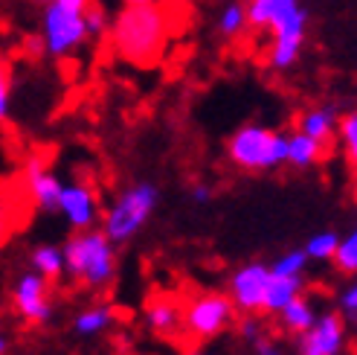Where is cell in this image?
I'll use <instances>...</instances> for the list:
<instances>
[{"mask_svg": "<svg viewBox=\"0 0 357 355\" xmlns=\"http://www.w3.org/2000/svg\"><path fill=\"white\" fill-rule=\"evenodd\" d=\"M56 210L67 219V224H73L76 230L93 227L99 219V201H96V189L87 184H64Z\"/></svg>", "mask_w": 357, "mask_h": 355, "instance_id": "8fae6325", "label": "cell"}, {"mask_svg": "<svg viewBox=\"0 0 357 355\" xmlns=\"http://www.w3.org/2000/svg\"><path fill=\"white\" fill-rule=\"evenodd\" d=\"M29 265H32V271H38L41 277L56 280L64 274V251L61 247H52V245H41L32 251Z\"/></svg>", "mask_w": 357, "mask_h": 355, "instance_id": "ffe728a7", "label": "cell"}, {"mask_svg": "<svg viewBox=\"0 0 357 355\" xmlns=\"http://www.w3.org/2000/svg\"><path fill=\"white\" fill-rule=\"evenodd\" d=\"M41 50L50 59H70L91 41L84 27V9L50 0L41 6Z\"/></svg>", "mask_w": 357, "mask_h": 355, "instance_id": "277c9868", "label": "cell"}, {"mask_svg": "<svg viewBox=\"0 0 357 355\" xmlns=\"http://www.w3.org/2000/svg\"><path fill=\"white\" fill-rule=\"evenodd\" d=\"M256 349H259V355H282L276 344H271V341H264V338H261V341L256 344Z\"/></svg>", "mask_w": 357, "mask_h": 355, "instance_id": "4dcf8cb0", "label": "cell"}, {"mask_svg": "<svg viewBox=\"0 0 357 355\" xmlns=\"http://www.w3.org/2000/svg\"><path fill=\"white\" fill-rule=\"evenodd\" d=\"M125 3H160V0H125Z\"/></svg>", "mask_w": 357, "mask_h": 355, "instance_id": "e575fe53", "label": "cell"}, {"mask_svg": "<svg viewBox=\"0 0 357 355\" xmlns=\"http://www.w3.org/2000/svg\"><path fill=\"white\" fill-rule=\"evenodd\" d=\"M192 201L195 204H206L209 201V187H195L192 189Z\"/></svg>", "mask_w": 357, "mask_h": 355, "instance_id": "1f68e13d", "label": "cell"}, {"mask_svg": "<svg viewBox=\"0 0 357 355\" xmlns=\"http://www.w3.org/2000/svg\"><path fill=\"white\" fill-rule=\"evenodd\" d=\"M84 27H87V38L91 41L108 29V15H105V9L99 3H93V0L84 6Z\"/></svg>", "mask_w": 357, "mask_h": 355, "instance_id": "484cf974", "label": "cell"}, {"mask_svg": "<svg viewBox=\"0 0 357 355\" xmlns=\"http://www.w3.org/2000/svg\"><path fill=\"white\" fill-rule=\"evenodd\" d=\"M337 134H340V143L346 149V157L354 166V175H357V111L354 114H346L337 126Z\"/></svg>", "mask_w": 357, "mask_h": 355, "instance_id": "603a6c76", "label": "cell"}, {"mask_svg": "<svg viewBox=\"0 0 357 355\" xmlns=\"http://www.w3.org/2000/svg\"><path fill=\"white\" fill-rule=\"evenodd\" d=\"M9 111H12V70L0 59V126L9 119Z\"/></svg>", "mask_w": 357, "mask_h": 355, "instance_id": "4316f807", "label": "cell"}, {"mask_svg": "<svg viewBox=\"0 0 357 355\" xmlns=\"http://www.w3.org/2000/svg\"><path fill=\"white\" fill-rule=\"evenodd\" d=\"M26 3H32V6H44V3H50V0H26Z\"/></svg>", "mask_w": 357, "mask_h": 355, "instance_id": "d590c367", "label": "cell"}, {"mask_svg": "<svg viewBox=\"0 0 357 355\" xmlns=\"http://www.w3.org/2000/svg\"><path fill=\"white\" fill-rule=\"evenodd\" d=\"M61 3H70V6H79V9H84L91 0H61Z\"/></svg>", "mask_w": 357, "mask_h": 355, "instance_id": "d6a6232c", "label": "cell"}, {"mask_svg": "<svg viewBox=\"0 0 357 355\" xmlns=\"http://www.w3.org/2000/svg\"><path fill=\"white\" fill-rule=\"evenodd\" d=\"M241 335H244V338H256V335H259V324H256L253 314H247L241 321Z\"/></svg>", "mask_w": 357, "mask_h": 355, "instance_id": "f1b7e54d", "label": "cell"}, {"mask_svg": "<svg viewBox=\"0 0 357 355\" xmlns=\"http://www.w3.org/2000/svg\"><path fill=\"white\" fill-rule=\"evenodd\" d=\"M308 262V254L305 251H288L284 256H279L273 265H271V274H279V277H296L302 274Z\"/></svg>", "mask_w": 357, "mask_h": 355, "instance_id": "cb8c5ba5", "label": "cell"}, {"mask_svg": "<svg viewBox=\"0 0 357 355\" xmlns=\"http://www.w3.org/2000/svg\"><path fill=\"white\" fill-rule=\"evenodd\" d=\"M26 184H29L32 201L38 204L41 210H56L59 195H61V187H64V184H61L50 169H44V166H32V169H26Z\"/></svg>", "mask_w": 357, "mask_h": 355, "instance_id": "5bb4252c", "label": "cell"}, {"mask_svg": "<svg viewBox=\"0 0 357 355\" xmlns=\"http://www.w3.org/2000/svg\"><path fill=\"white\" fill-rule=\"evenodd\" d=\"M227 154L238 169L261 172L288 164V134L264 129V126H244L227 143Z\"/></svg>", "mask_w": 357, "mask_h": 355, "instance_id": "3957f363", "label": "cell"}, {"mask_svg": "<svg viewBox=\"0 0 357 355\" xmlns=\"http://www.w3.org/2000/svg\"><path fill=\"white\" fill-rule=\"evenodd\" d=\"M296 294H302V274H296V277L271 274V280H267V289H264V303H261V309L271 312V314H279Z\"/></svg>", "mask_w": 357, "mask_h": 355, "instance_id": "2e32d148", "label": "cell"}, {"mask_svg": "<svg viewBox=\"0 0 357 355\" xmlns=\"http://www.w3.org/2000/svg\"><path fill=\"white\" fill-rule=\"evenodd\" d=\"M299 0H244L247 9V27L271 32L276 24H282L294 9H299Z\"/></svg>", "mask_w": 357, "mask_h": 355, "instance_id": "7c38bea8", "label": "cell"}, {"mask_svg": "<svg viewBox=\"0 0 357 355\" xmlns=\"http://www.w3.org/2000/svg\"><path fill=\"white\" fill-rule=\"evenodd\" d=\"M346 341V326L337 314H319L299 335V355H340Z\"/></svg>", "mask_w": 357, "mask_h": 355, "instance_id": "30bf717a", "label": "cell"}, {"mask_svg": "<svg viewBox=\"0 0 357 355\" xmlns=\"http://www.w3.org/2000/svg\"><path fill=\"white\" fill-rule=\"evenodd\" d=\"M6 347H9V341H6V335H3V332H0V355H3V352H6Z\"/></svg>", "mask_w": 357, "mask_h": 355, "instance_id": "836d02e7", "label": "cell"}, {"mask_svg": "<svg viewBox=\"0 0 357 355\" xmlns=\"http://www.w3.org/2000/svg\"><path fill=\"white\" fill-rule=\"evenodd\" d=\"M186 355H212V352H204V349H189Z\"/></svg>", "mask_w": 357, "mask_h": 355, "instance_id": "8d00e7d4", "label": "cell"}, {"mask_svg": "<svg viewBox=\"0 0 357 355\" xmlns=\"http://www.w3.org/2000/svg\"><path fill=\"white\" fill-rule=\"evenodd\" d=\"M146 324L154 335L169 338V335H174L183 326V306L174 297H154L146 306Z\"/></svg>", "mask_w": 357, "mask_h": 355, "instance_id": "4fadbf2b", "label": "cell"}, {"mask_svg": "<svg viewBox=\"0 0 357 355\" xmlns=\"http://www.w3.org/2000/svg\"><path fill=\"white\" fill-rule=\"evenodd\" d=\"M233 321H236V303L229 300V294H218V291L198 294L183 309V329L189 338L198 341L215 338L227 326H233Z\"/></svg>", "mask_w": 357, "mask_h": 355, "instance_id": "8992f818", "label": "cell"}, {"mask_svg": "<svg viewBox=\"0 0 357 355\" xmlns=\"http://www.w3.org/2000/svg\"><path fill=\"white\" fill-rule=\"evenodd\" d=\"M323 154H326V143H319V140L302 134V131L288 134V164L291 166L308 169V166L319 164V157Z\"/></svg>", "mask_w": 357, "mask_h": 355, "instance_id": "e0dca14e", "label": "cell"}, {"mask_svg": "<svg viewBox=\"0 0 357 355\" xmlns=\"http://www.w3.org/2000/svg\"><path fill=\"white\" fill-rule=\"evenodd\" d=\"M221 3H224V0H221Z\"/></svg>", "mask_w": 357, "mask_h": 355, "instance_id": "74e56055", "label": "cell"}, {"mask_svg": "<svg viewBox=\"0 0 357 355\" xmlns=\"http://www.w3.org/2000/svg\"><path fill=\"white\" fill-rule=\"evenodd\" d=\"M157 198L160 192L154 184L142 181V184H134L125 189L119 198L111 204L108 216H105V236H108L114 245L116 242H128L134 239L142 227H146V222L151 219V212L157 207Z\"/></svg>", "mask_w": 357, "mask_h": 355, "instance_id": "5b68a950", "label": "cell"}, {"mask_svg": "<svg viewBox=\"0 0 357 355\" xmlns=\"http://www.w3.org/2000/svg\"><path fill=\"white\" fill-rule=\"evenodd\" d=\"M343 312H351V314H357V282L354 286H349L346 291H343Z\"/></svg>", "mask_w": 357, "mask_h": 355, "instance_id": "83f0119b", "label": "cell"}, {"mask_svg": "<svg viewBox=\"0 0 357 355\" xmlns=\"http://www.w3.org/2000/svg\"><path fill=\"white\" fill-rule=\"evenodd\" d=\"M6 233H9V212H6L3 204H0V245H3Z\"/></svg>", "mask_w": 357, "mask_h": 355, "instance_id": "f546056e", "label": "cell"}, {"mask_svg": "<svg viewBox=\"0 0 357 355\" xmlns=\"http://www.w3.org/2000/svg\"><path fill=\"white\" fill-rule=\"evenodd\" d=\"M337 126H340L337 111L331 108V105H319V108H308L305 114L299 117V129L296 131L319 140V143H328V140L337 134Z\"/></svg>", "mask_w": 357, "mask_h": 355, "instance_id": "9a60e30c", "label": "cell"}, {"mask_svg": "<svg viewBox=\"0 0 357 355\" xmlns=\"http://www.w3.org/2000/svg\"><path fill=\"white\" fill-rule=\"evenodd\" d=\"M334 262L340 265V271L357 274V230L351 236L340 239V245H337V254H334Z\"/></svg>", "mask_w": 357, "mask_h": 355, "instance_id": "d4e9b609", "label": "cell"}, {"mask_svg": "<svg viewBox=\"0 0 357 355\" xmlns=\"http://www.w3.org/2000/svg\"><path fill=\"white\" fill-rule=\"evenodd\" d=\"M61 251L64 274L87 289H105L116 274V251L105 230H79Z\"/></svg>", "mask_w": 357, "mask_h": 355, "instance_id": "7a4b0ae2", "label": "cell"}, {"mask_svg": "<svg viewBox=\"0 0 357 355\" xmlns=\"http://www.w3.org/2000/svg\"><path fill=\"white\" fill-rule=\"evenodd\" d=\"M114 56L134 67H154L163 61L172 38L169 12L160 3H125L111 21Z\"/></svg>", "mask_w": 357, "mask_h": 355, "instance_id": "6da1fadb", "label": "cell"}, {"mask_svg": "<svg viewBox=\"0 0 357 355\" xmlns=\"http://www.w3.org/2000/svg\"><path fill=\"white\" fill-rule=\"evenodd\" d=\"M267 280H271V268L261 262H250L233 274V280H229V300L236 303L238 312L256 314L261 309Z\"/></svg>", "mask_w": 357, "mask_h": 355, "instance_id": "9c48e42d", "label": "cell"}, {"mask_svg": "<svg viewBox=\"0 0 357 355\" xmlns=\"http://www.w3.org/2000/svg\"><path fill=\"white\" fill-rule=\"evenodd\" d=\"M12 303L17 314L29 324H47L52 317V300H50V280L38 271H26L17 277L12 289Z\"/></svg>", "mask_w": 357, "mask_h": 355, "instance_id": "ba28073f", "label": "cell"}, {"mask_svg": "<svg viewBox=\"0 0 357 355\" xmlns=\"http://www.w3.org/2000/svg\"><path fill=\"white\" fill-rule=\"evenodd\" d=\"M114 324V312L108 306H91L76 317V332L79 335H99Z\"/></svg>", "mask_w": 357, "mask_h": 355, "instance_id": "44dd1931", "label": "cell"}, {"mask_svg": "<svg viewBox=\"0 0 357 355\" xmlns=\"http://www.w3.org/2000/svg\"><path fill=\"white\" fill-rule=\"evenodd\" d=\"M279 317H282V326L288 329V332L302 335V332H305V329L314 324L317 312H314V306H311V300H305L302 294H296V297L291 300V303L279 312Z\"/></svg>", "mask_w": 357, "mask_h": 355, "instance_id": "d6986e66", "label": "cell"}, {"mask_svg": "<svg viewBox=\"0 0 357 355\" xmlns=\"http://www.w3.org/2000/svg\"><path fill=\"white\" fill-rule=\"evenodd\" d=\"M337 245H340V239H337V233H331V230H326V233H317L308 239L305 245V254L311 259H319V262H326V259H334L337 254Z\"/></svg>", "mask_w": 357, "mask_h": 355, "instance_id": "7402d4cb", "label": "cell"}, {"mask_svg": "<svg viewBox=\"0 0 357 355\" xmlns=\"http://www.w3.org/2000/svg\"><path fill=\"white\" fill-rule=\"evenodd\" d=\"M305 32H308V9L305 6L294 9L282 24H276L271 29L273 44L267 50V64H271V70L284 73V70H291L299 61L302 44H305Z\"/></svg>", "mask_w": 357, "mask_h": 355, "instance_id": "52a82bcc", "label": "cell"}, {"mask_svg": "<svg viewBox=\"0 0 357 355\" xmlns=\"http://www.w3.org/2000/svg\"><path fill=\"white\" fill-rule=\"evenodd\" d=\"M247 29V9L244 0H224V6L215 17V32L221 35L224 41H233Z\"/></svg>", "mask_w": 357, "mask_h": 355, "instance_id": "ac0fdd59", "label": "cell"}]
</instances>
